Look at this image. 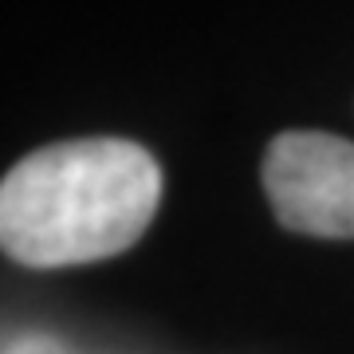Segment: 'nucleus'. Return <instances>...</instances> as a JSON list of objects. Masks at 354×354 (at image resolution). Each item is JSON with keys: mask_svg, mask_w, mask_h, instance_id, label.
I'll use <instances>...</instances> for the list:
<instances>
[{"mask_svg": "<svg viewBox=\"0 0 354 354\" xmlns=\"http://www.w3.org/2000/svg\"><path fill=\"white\" fill-rule=\"evenodd\" d=\"M162 201V169L138 142L79 138L28 153L0 185V241L28 268L127 252Z\"/></svg>", "mask_w": 354, "mask_h": 354, "instance_id": "obj_1", "label": "nucleus"}, {"mask_svg": "<svg viewBox=\"0 0 354 354\" xmlns=\"http://www.w3.org/2000/svg\"><path fill=\"white\" fill-rule=\"evenodd\" d=\"M264 189L279 225L304 236H354V142L283 130L264 153Z\"/></svg>", "mask_w": 354, "mask_h": 354, "instance_id": "obj_2", "label": "nucleus"}]
</instances>
